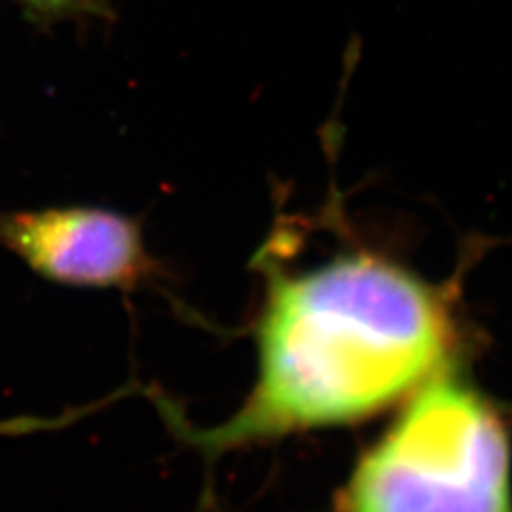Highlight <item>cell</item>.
I'll list each match as a JSON object with an SVG mask.
<instances>
[{
    "label": "cell",
    "instance_id": "2",
    "mask_svg": "<svg viewBox=\"0 0 512 512\" xmlns=\"http://www.w3.org/2000/svg\"><path fill=\"white\" fill-rule=\"evenodd\" d=\"M338 512H512V442L503 414L439 374L355 459Z\"/></svg>",
    "mask_w": 512,
    "mask_h": 512
},
{
    "label": "cell",
    "instance_id": "4",
    "mask_svg": "<svg viewBox=\"0 0 512 512\" xmlns=\"http://www.w3.org/2000/svg\"><path fill=\"white\" fill-rule=\"evenodd\" d=\"M35 21L50 23L59 19L76 18L84 14H97L103 0H12Z\"/></svg>",
    "mask_w": 512,
    "mask_h": 512
},
{
    "label": "cell",
    "instance_id": "3",
    "mask_svg": "<svg viewBox=\"0 0 512 512\" xmlns=\"http://www.w3.org/2000/svg\"><path fill=\"white\" fill-rule=\"evenodd\" d=\"M0 247L40 277L73 287L126 289L152 268L137 222L99 207L0 213Z\"/></svg>",
    "mask_w": 512,
    "mask_h": 512
},
{
    "label": "cell",
    "instance_id": "1",
    "mask_svg": "<svg viewBox=\"0 0 512 512\" xmlns=\"http://www.w3.org/2000/svg\"><path fill=\"white\" fill-rule=\"evenodd\" d=\"M256 346L255 385L236 414L211 429L179 425L205 454L380 414L442 374L452 327L418 277L355 253L272 275Z\"/></svg>",
    "mask_w": 512,
    "mask_h": 512
}]
</instances>
